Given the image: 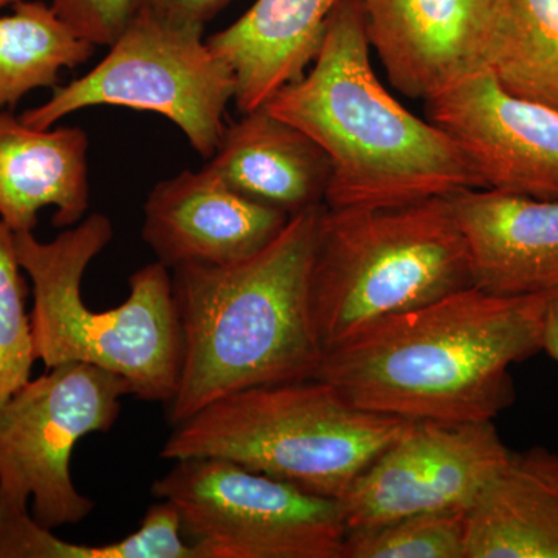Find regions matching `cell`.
<instances>
[{"instance_id":"9","label":"cell","mask_w":558,"mask_h":558,"mask_svg":"<svg viewBox=\"0 0 558 558\" xmlns=\"http://www.w3.org/2000/svg\"><path fill=\"white\" fill-rule=\"evenodd\" d=\"M123 377L86 363L54 366L28 381L0 410V506L28 508L40 526L78 524L95 502L80 494L70 473L76 444L112 429Z\"/></svg>"},{"instance_id":"19","label":"cell","mask_w":558,"mask_h":558,"mask_svg":"<svg viewBox=\"0 0 558 558\" xmlns=\"http://www.w3.org/2000/svg\"><path fill=\"white\" fill-rule=\"evenodd\" d=\"M95 46L80 38L40 0H20L0 16V112L31 92L58 87L62 69L90 60Z\"/></svg>"},{"instance_id":"7","label":"cell","mask_w":558,"mask_h":558,"mask_svg":"<svg viewBox=\"0 0 558 558\" xmlns=\"http://www.w3.org/2000/svg\"><path fill=\"white\" fill-rule=\"evenodd\" d=\"M234 89L233 72L209 49L204 25L143 7L98 65L68 86L54 87L49 100L20 119L50 130L70 113L94 106L154 112L174 123L201 157L211 159Z\"/></svg>"},{"instance_id":"17","label":"cell","mask_w":558,"mask_h":558,"mask_svg":"<svg viewBox=\"0 0 558 558\" xmlns=\"http://www.w3.org/2000/svg\"><path fill=\"white\" fill-rule=\"evenodd\" d=\"M340 0H256L250 10L207 39L230 65L234 102L242 113L266 105L301 78L317 57L326 22Z\"/></svg>"},{"instance_id":"3","label":"cell","mask_w":558,"mask_h":558,"mask_svg":"<svg viewBox=\"0 0 558 558\" xmlns=\"http://www.w3.org/2000/svg\"><path fill=\"white\" fill-rule=\"evenodd\" d=\"M306 209L256 255L172 269L182 357L172 425L242 389L312 379L323 351L311 307L319 218Z\"/></svg>"},{"instance_id":"24","label":"cell","mask_w":558,"mask_h":558,"mask_svg":"<svg viewBox=\"0 0 558 558\" xmlns=\"http://www.w3.org/2000/svg\"><path fill=\"white\" fill-rule=\"evenodd\" d=\"M54 13L80 38L112 46L145 7V0H53Z\"/></svg>"},{"instance_id":"20","label":"cell","mask_w":558,"mask_h":558,"mask_svg":"<svg viewBox=\"0 0 558 558\" xmlns=\"http://www.w3.org/2000/svg\"><path fill=\"white\" fill-rule=\"evenodd\" d=\"M486 70L513 97L558 112V0H512Z\"/></svg>"},{"instance_id":"2","label":"cell","mask_w":558,"mask_h":558,"mask_svg":"<svg viewBox=\"0 0 558 558\" xmlns=\"http://www.w3.org/2000/svg\"><path fill=\"white\" fill-rule=\"evenodd\" d=\"M371 53L363 0H340L311 69L264 105L329 157L326 208L402 207L484 189L451 135L389 94Z\"/></svg>"},{"instance_id":"1","label":"cell","mask_w":558,"mask_h":558,"mask_svg":"<svg viewBox=\"0 0 558 558\" xmlns=\"http://www.w3.org/2000/svg\"><path fill=\"white\" fill-rule=\"evenodd\" d=\"M546 295L458 290L328 349L315 377L371 413L494 421L515 399L512 365L542 352Z\"/></svg>"},{"instance_id":"21","label":"cell","mask_w":558,"mask_h":558,"mask_svg":"<svg viewBox=\"0 0 558 558\" xmlns=\"http://www.w3.org/2000/svg\"><path fill=\"white\" fill-rule=\"evenodd\" d=\"M468 517V510H439L351 531L341 558H465Z\"/></svg>"},{"instance_id":"8","label":"cell","mask_w":558,"mask_h":558,"mask_svg":"<svg viewBox=\"0 0 558 558\" xmlns=\"http://www.w3.org/2000/svg\"><path fill=\"white\" fill-rule=\"evenodd\" d=\"M172 462L150 494L178 509L199 558H341L348 526L339 498L222 458Z\"/></svg>"},{"instance_id":"10","label":"cell","mask_w":558,"mask_h":558,"mask_svg":"<svg viewBox=\"0 0 558 558\" xmlns=\"http://www.w3.org/2000/svg\"><path fill=\"white\" fill-rule=\"evenodd\" d=\"M494 421H411L340 498L348 532L469 510L509 461Z\"/></svg>"},{"instance_id":"18","label":"cell","mask_w":558,"mask_h":558,"mask_svg":"<svg viewBox=\"0 0 558 558\" xmlns=\"http://www.w3.org/2000/svg\"><path fill=\"white\" fill-rule=\"evenodd\" d=\"M465 558H558V454L510 451L469 510Z\"/></svg>"},{"instance_id":"27","label":"cell","mask_w":558,"mask_h":558,"mask_svg":"<svg viewBox=\"0 0 558 558\" xmlns=\"http://www.w3.org/2000/svg\"><path fill=\"white\" fill-rule=\"evenodd\" d=\"M20 2V0H0V9L3 7L14 5V3Z\"/></svg>"},{"instance_id":"14","label":"cell","mask_w":558,"mask_h":558,"mask_svg":"<svg viewBox=\"0 0 558 558\" xmlns=\"http://www.w3.org/2000/svg\"><path fill=\"white\" fill-rule=\"evenodd\" d=\"M449 201L473 288L508 299L558 289V201L494 189L459 191Z\"/></svg>"},{"instance_id":"23","label":"cell","mask_w":558,"mask_h":558,"mask_svg":"<svg viewBox=\"0 0 558 558\" xmlns=\"http://www.w3.org/2000/svg\"><path fill=\"white\" fill-rule=\"evenodd\" d=\"M0 558H143L135 532L101 546L76 545L40 526L28 508L0 506Z\"/></svg>"},{"instance_id":"26","label":"cell","mask_w":558,"mask_h":558,"mask_svg":"<svg viewBox=\"0 0 558 558\" xmlns=\"http://www.w3.org/2000/svg\"><path fill=\"white\" fill-rule=\"evenodd\" d=\"M542 351L558 363V289L546 295L543 312Z\"/></svg>"},{"instance_id":"5","label":"cell","mask_w":558,"mask_h":558,"mask_svg":"<svg viewBox=\"0 0 558 558\" xmlns=\"http://www.w3.org/2000/svg\"><path fill=\"white\" fill-rule=\"evenodd\" d=\"M410 424L360 410L328 381L312 377L215 400L174 425L160 458H222L340 499Z\"/></svg>"},{"instance_id":"15","label":"cell","mask_w":558,"mask_h":558,"mask_svg":"<svg viewBox=\"0 0 558 558\" xmlns=\"http://www.w3.org/2000/svg\"><path fill=\"white\" fill-rule=\"evenodd\" d=\"M205 165L230 189L289 216L326 207L329 157L299 128L260 106L226 126Z\"/></svg>"},{"instance_id":"11","label":"cell","mask_w":558,"mask_h":558,"mask_svg":"<svg viewBox=\"0 0 558 558\" xmlns=\"http://www.w3.org/2000/svg\"><path fill=\"white\" fill-rule=\"evenodd\" d=\"M427 102L428 120L461 146L484 189L558 201V112L508 94L483 72Z\"/></svg>"},{"instance_id":"22","label":"cell","mask_w":558,"mask_h":558,"mask_svg":"<svg viewBox=\"0 0 558 558\" xmlns=\"http://www.w3.org/2000/svg\"><path fill=\"white\" fill-rule=\"evenodd\" d=\"M21 270L14 231L0 220V410L32 380L38 360Z\"/></svg>"},{"instance_id":"12","label":"cell","mask_w":558,"mask_h":558,"mask_svg":"<svg viewBox=\"0 0 558 558\" xmlns=\"http://www.w3.org/2000/svg\"><path fill=\"white\" fill-rule=\"evenodd\" d=\"M371 49L396 90L429 100L486 70L512 0H363Z\"/></svg>"},{"instance_id":"16","label":"cell","mask_w":558,"mask_h":558,"mask_svg":"<svg viewBox=\"0 0 558 558\" xmlns=\"http://www.w3.org/2000/svg\"><path fill=\"white\" fill-rule=\"evenodd\" d=\"M89 137L78 126L36 130L0 112V220L14 233L33 231L40 209L53 226H76L89 209Z\"/></svg>"},{"instance_id":"13","label":"cell","mask_w":558,"mask_h":558,"mask_svg":"<svg viewBox=\"0 0 558 558\" xmlns=\"http://www.w3.org/2000/svg\"><path fill=\"white\" fill-rule=\"evenodd\" d=\"M290 218L230 189L204 167L150 190L142 236L168 269L229 266L267 247Z\"/></svg>"},{"instance_id":"4","label":"cell","mask_w":558,"mask_h":558,"mask_svg":"<svg viewBox=\"0 0 558 558\" xmlns=\"http://www.w3.org/2000/svg\"><path fill=\"white\" fill-rule=\"evenodd\" d=\"M112 238V222L101 213L50 242H40L33 231L14 233L17 260L33 284L36 359L47 369L68 363L108 369L140 400L168 405L182 357L170 269L157 260L135 271L130 296L113 310L92 311L81 293L87 267Z\"/></svg>"},{"instance_id":"6","label":"cell","mask_w":558,"mask_h":558,"mask_svg":"<svg viewBox=\"0 0 558 558\" xmlns=\"http://www.w3.org/2000/svg\"><path fill=\"white\" fill-rule=\"evenodd\" d=\"M449 197L376 209H323L311 307L323 351L392 315L472 288Z\"/></svg>"},{"instance_id":"25","label":"cell","mask_w":558,"mask_h":558,"mask_svg":"<svg viewBox=\"0 0 558 558\" xmlns=\"http://www.w3.org/2000/svg\"><path fill=\"white\" fill-rule=\"evenodd\" d=\"M229 2L230 0H145V7L170 20L205 27Z\"/></svg>"}]
</instances>
